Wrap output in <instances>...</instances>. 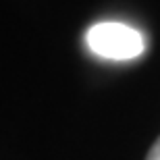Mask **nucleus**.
<instances>
[{
  "mask_svg": "<svg viewBox=\"0 0 160 160\" xmlns=\"http://www.w3.org/2000/svg\"><path fill=\"white\" fill-rule=\"evenodd\" d=\"M88 48L94 54L110 60H129L137 58L146 48L143 36L137 29L117 21L92 25L85 33Z\"/></svg>",
  "mask_w": 160,
  "mask_h": 160,
  "instance_id": "f257e3e1",
  "label": "nucleus"
},
{
  "mask_svg": "<svg viewBox=\"0 0 160 160\" xmlns=\"http://www.w3.org/2000/svg\"><path fill=\"white\" fill-rule=\"evenodd\" d=\"M146 160H160V137L154 142V146L150 148V154H148Z\"/></svg>",
  "mask_w": 160,
  "mask_h": 160,
  "instance_id": "f03ea898",
  "label": "nucleus"
}]
</instances>
